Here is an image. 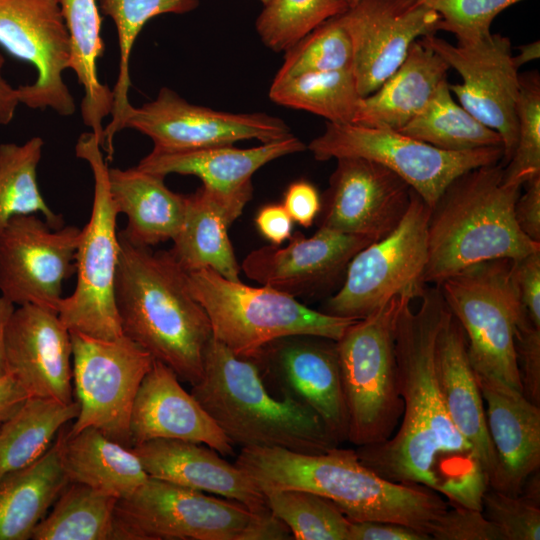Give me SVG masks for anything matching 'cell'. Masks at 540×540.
Here are the masks:
<instances>
[{
	"label": "cell",
	"mask_w": 540,
	"mask_h": 540,
	"mask_svg": "<svg viewBox=\"0 0 540 540\" xmlns=\"http://www.w3.org/2000/svg\"><path fill=\"white\" fill-rule=\"evenodd\" d=\"M416 310L406 298L395 324V355L403 401L400 427L388 440L358 446L359 460L379 476L417 484L450 505L482 511L488 477L473 446L453 424L438 387L435 342L448 307L438 286L426 287Z\"/></svg>",
	"instance_id": "obj_1"
},
{
	"label": "cell",
	"mask_w": 540,
	"mask_h": 540,
	"mask_svg": "<svg viewBox=\"0 0 540 540\" xmlns=\"http://www.w3.org/2000/svg\"><path fill=\"white\" fill-rule=\"evenodd\" d=\"M235 465L263 492L298 489L334 503L351 521L393 522L429 535L448 508L437 492L387 480L365 466L353 449L306 454L282 448H241ZM431 538V537H430Z\"/></svg>",
	"instance_id": "obj_2"
},
{
	"label": "cell",
	"mask_w": 540,
	"mask_h": 540,
	"mask_svg": "<svg viewBox=\"0 0 540 540\" xmlns=\"http://www.w3.org/2000/svg\"><path fill=\"white\" fill-rule=\"evenodd\" d=\"M114 297L123 335L180 381L197 384L212 337L209 318L192 295L188 273L169 251L134 245L119 232Z\"/></svg>",
	"instance_id": "obj_3"
},
{
	"label": "cell",
	"mask_w": 540,
	"mask_h": 540,
	"mask_svg": "<svg viewBox=\"0 0 540 540\" xmlns=\"http://www.w3.org/2000/svg\"><path fill=\"white\" fill-rule=\"evenodd\" d=\"M521 190L504 180L500 162L453 180L430 208L424 284L439 285L484 261L518 260L540 251V243L527 237L515 219Z\"/></svg>",
	"instance_id": "obj_4"
},
{
	"label": "cell",
	"mask_w": 540,
	"mask_h": 540,
	"mask_svg": "<svg viewBox=\"0 0 540 540\" xmlns=\"http://www.w3.org/2000/svg\"><path fill=\"white\" fill-rule=\"evenodd\" d=\"M192 395L233 445L319 454L337 447L319 416L268 390L256 363L235 355L213 336Z\"/></svg>",
	"instance_id": "obj_5"
},
{
	"label": "cell",
	"mask_w": 540,
	"mask_h": 540,
	"mask_svg": "<svg viewBox=\"0 0 540 540\" xmlns=\"http://www.w3.org/2000/svg\"><path fill=\"white\" fill-rule=\"evenodd\" d=\"M188 284L209 318L213 338L242 358H252L268 343L291 335L337 341L356 321L313 310L269 286L229 280L211 269L189 272Z\"/></svg>",
	"instance_id": "obj_6"
},
{
	"label": "cell",
	"mask_w": 540,
	"mask_h": 540,
	"mask_svg": "<svg viewBox=\"0 0 540 540\" xmlns=\"http://www.w3.org/2000/svg\"><path fill=\"white\" fill-rule=\"evenodd\" d=\"M406 298L411 297H395L356 320L336 341L348 414V441L357 447L388 440L403 412L395 324Z\"/></svg>",
	"instance_id": "obj_7"
},
{
	"label": "cell",
	"mask_w": 540,
	"mask_h": 540,
	"mask_svg": "<svg viewBox=\"0 0 540 540\" xmlns=\"http://www.w3.org/2000/svg\"><path fill=\"white\" fill-rule=\"evenodd\" d=\"M436 286L463 328L475 374L523 392L515 337L524 309L513 260L474 264Z\"/></svg>",
	"instance_id": "obj_8"
},
{
	"label": "cell",
	"mask_w": 540,
	"mask_h": 540,
	"mask_svg": "<svg viewBox=\"0 0 540 540\" xmlns=\"http://www.w3.org/2000/svg\"><path fill=\"white\" fill-rule=\"evenodd\" d=\"M75 153L92 171L94 196L91 215L81 230L75 254L76 287L70 296L62 298L58 315L70 331L100 339H117L123 336L114 297L120 243L118 213L108 186L109 167L101 144L92 132L78 138Z\"/></svg>",
	"instance_id": "obj_9"
},
{
	"label": "cell",
	"mask_w": 540,
	"mask_h": 540,
	"mask_svg": "<svg viewBox=\"0 0 540 540\" xmlns=\"http://www.w3.org/2000/svg\"><path fill=\"white\" fill-rule=\"evenodd\" d=\"M308 150L318 161L358 157L386 167L432 208L448 185L463 173L501 162L503 149L442 150L399 131L355 123L327 122Z\"/></svg>",
	"instance_id": "obj_10"
},
{
	"label": "cell",
	"mask_w": 540,
	"mask_h": 540,
	"mask_svg": "<svg viewBox=\"0 0 540 540\" xmlns=\"http://www.w3.org/2000/svg\"><path fill=\"white\" fill-rule=\"evenodd\" d=\"M429 216L430 207L412 190L402 220L388 235L354 255L342 286L323 312L358 320L395 297L419 298L426 288Z\"/></svg>",
	"instance_id": "obj_11"
},
{
	"label": "cell",
	"mask_w": 540,
	"mask_h": 540,
	"mask_svg": "<svg viewBox=\"0 0 540 540\" xmlns=\"http://www.w3.org/2000/svg\"><path fill=\"white\" fill-rule=\"evenodd\" d=\"M256 513L156 478L118 500L114 540H243Z\"/></svg>",
	"instance_id": "obj_12"
},
{
	"label": "cell",
	"mask_w": 540,
	"mask_h": 540,
	"mask_svg": "<svg viewBox=\"0 0 540 540\" xmlns=\"http://www.w3.org/2000/svg\"><path fill=\"white\" fill-rule=\"evenodd\" d=\"M70 333L73 389L80 410L68 432L92 427L130 448L133 405L154 358L125 335L106 340Z\"/></svg>",
	"instance_id": "obj_13"
},
{
	"label": "cell",
	"mask_w": 540,
	"mask_h": 540,
	"mask_svg": "<svg viewBox=\"0 0 540 540\" xmlns=\"http://www.w3.org/2000/svg\"><path fill=\"white\" fill-rule=\"evenodd\" d=\"M420 41L436 52L462 81L449 89L458 103L502 139L505 166L517 141V101L520 80L512 44L507 36L491 33L467 44L453 45L435 34Z\"/></svg>",
	"instance_id": "obj_14"
},
{
	"label": "cell",
	"mask_w": 540,
	"mask_h": 540,
	"mask_svg": "<svg viewBox=\"0 0 540 540\" xmlns=\"http://www.w3.org/2000/svg\"><path fill=\"white\" fill-rule=\"evenodd\" d=\"M0 44L37 71L34 83L17 87L20 103L74 114L75 101L63 79L70 38L58 0H0Z\"/></svg>",
	"instance_id": "obj_15"
},
{
	"label": "cell",
	"mask_w": 540,
	"mask_h": 540,
	"mask_svg": "<svg viewBox=\"0 0 540 540\" xmlns=\"http://www.w3.org/2000/svg\"><path fill=\"white\" fill-rule=\"evenodd\" d=\"M81 229L51 228L35 214L12 218L0 233V294L14 305L58 313L65 280L76 273Z\"/></svg>",
	"instance_id": "obj_16"
},
{
	"label": "cell",
	"mask_w": 540,
	"mask_h": 540,
	"mask_svg": "<svg viewBox=\"0 0 540 540\" xmlns=\"http://www.w3.org/2000/svg\"><path fill=\"white\" fill-rule=\"evenodd\" d=\"M252 359L265 382L315 412L339 445L348 441V414L336 341L313 335L276 339Z\"/></svg>",
	"instance_id": "obj_17"
},
{
	"label": "cell",
	"mask_w": 540,
	"mask_h": 540,
	"mask_svg": "<svg viewBox=\"0 0 540 540\" xmlns=\"http://www.w3.org/2000/svg\"><path fill=\"white\" fill-rule=\"evenodd\" d=\"M125 128L148 136L160 151H179L256 139L262 143L292 135L280 118L266 113H231L189 103L163 87L152 101L129 111Z\"/></svg>",
	"instance_id": "obj_18"
},
{
	"label": "cell",
	"mask_w": 540,
	"mask_h": 540,
	"mask_svg": "<svg viewBox=\"0 0 540 540\" xmlns=\"http://www.w3.org/2000/svg\"><path fill=\"white\" fill-rule=\"evenodd\" d=\"M337 18L352 46V73L361 97L378 89L410 46L439 30L440 16L420 0H360Z\"/></svg>",
	"instance_id": "obj_19"
},
{
	"label": "cell",
	"mask_w": 540,
	"mask_h": 540,
	"mask_svg": "<svg viewBox=\"0 0 540 540\" xmlns=\"http://www.w3.org/2000/svg\"><path fill=\"white\" fill-rule=\"evenodd\" d=\"M321 198L319 227L371 242L393 231L410 204L412 189L395 173L371 160L336 159Z\"/></svg>",
	"instance_id": "obj_20"
},
{
	"label": "cell",
	"mask_w": 540,
	"mask_h": 540,
	"mask_svg": "<svg viewBox=\"0 0 540 540\" xmlns=\"http://www.w3.org/2000/svg\"><path fill=\"white\" fill-rule=\"evenodd\" d=\"M286 246H263L241 264L245 275L290 296L313 295L334 285L370 240L318 227L310 237L292 234Z\"/></svg>",
	"instance_id": "obj_21"
},
{
	"label": "cell",
	"mask_w": 540,
	"mask_h": 540,
	"mask_svg": "<svg viewBox=\"0 0 540 540\" xmlns=\"http://www.w3.org/2000/svg\"><path fill=\"white\" fill-rule=\"evenodd\" d=\"M5 362L30 396L75 400L71 333L57 312L34 304L15 308L5 333Z\"/></svg>",
	"instance_id": "obj_22"
},
{
	"label": "cell",
	"mask_w": 540,
	"mask_h": 540,
	"mask_svg": "<svg viewBox=\"0 0 540 540\" xmlns=\"http://www.w3.org/2000/svg\"><path fill=\"white\" fill-rule=\"evenodd\" d=\"M153 439L191 441L222 456L234 454V445L174 371L155 359L140 385L130 419L131 447Z\"/></svg>",
	"instance_id": "obj_23"
},
{
	"label": "cell",
	"mask_w": 540,
	"mask_h": 540,
	"mask_svg": "<svg viewBox=\"0 0 540 540\" xmlns=\"http://www.w3.org/2000/svg\"><path fill=\"white\" fill-rule=\"evenodd\" d=\"M496 464L489 488L519 495L540 466V407L523 392L476 375Z\"/></svg>",
	"instance_id": "obj_24"
},
{
	"label": "cell",
	"mask_w": 540,
	"mask_h": 540,
	"mask_svg": "<svg viewBox=\"0 0 540 540\" xmlns=\"http://www.w3.org/2000/svg\"><path fill=\"white\" fill-rule=\"evenodd\" d=\"M149 477L236 501L254 513L268 510L264 494L238 466L196 442L153 439L130 447Z\"/></svg>",
	"instance_id": "obj_25"
},
{
	"label": "cell",
	"mask_w": 540,
	"mask_h": 540,
	"mask_svg": "<svg viewBox=\"0 0 540 540\" xmlns=\"http://www.w3.org/2000/svg\"><path fill=\"white\" fill-rule=\"evenodd\" d=\"M252 194V185L221 191L202 184L194 193L185 195L183 223L169 250L184 271L211 269L229 280L240 281L241 266L228 229Z\"/></svg>",
	"instance_id": "obj_26"
},
{
	"label": "cell",
	"mask_w": 540,
	"mask_h": 540,
	"mask_svg": "<svg viewBox=\"0 0 540 540\" xmlns=\"http://www.w3.org/2000/svg\"><path fill=\"white\" fill-rule=\"evenodd\" d=\"M434 360L446 410L458 431L473 446L490 482L496 458L483 398L469 361L465 333L449 309L436 337Z\"/></svg>",
	"instance_id": "obj_27"
},
{
	"label": "cell",
	"mask_w": 540,
	"mask_h": 540,
	"mask_svg": "<svg viewBox=\"0 0 540 540\" xmlns=\"http://www.w3.org/2000/svg\"><path fill=\"white\" fill-rule=\"evenodd\" d=\"M306 148L292 134L251 148L217 145L179 151L152 149L137 167L164 177L168 174L192 175L208 187L235 191L251 186L254 173L267 163Z\"/></svg>",
	"instance_id": "obj_28"
},
{
	"label": "cell",
	"mask_w": 540,
	"mask_h": 540,
	"mask_svg": "<svg viewBox=\"0 0 540 540\" xmlns=\"http://www.w3.org/2000/svg\"><path fill=\"white\" fill-rule=\"evenodd\" d=\"M450 67L420 39L396 71L373 93L361 97L352 123L400 130L447 80Z\"/></svg>",
	"instance_id": "obj_29"
},
{
	"label": "cell",
	"mask_w": 540,
	"mask_h": 540,
	"mask_svg": "<svg viewBox=\"0 0 540 540\" xmlns=\"http://www.w3.org/2000/svg\"><path fill=\"white\" fill-rule=\"evenodd\" d=\"M164 176L139 169L108 168L115 210L127 216L119 233L134 245L152 247L173 240L185 215V195L171 191Z\"/></svg>",
	"instance_id": "obj_30"
},
{
	"label": "cell",
	"mask_w": 540,
	"mask_h": 540,
	"mask_svg": "<svg viewBox=\"0 0 540 540\" xmlns=\"http://www.w3.org/2000/svg\"><path fill=\"white\" fill-rule=\"evenodd\" d=\"M54 444L69 482L103 490L121 499L131 495L149 477L131 448L98 429L88 427L70 434L65 425Z\"/></svg>",
	"instance_id": "obj_31"
},
{
	"label": "cell",
	"mask_w": 540,
	"mask_h": 540,
	"mask_svg": "<svg viewBox=\"0 0 540 540\" xmlns=\"http://www.w3.org/2000/svg\"><path fill=\"white\" fill-rule=\"evenodd\" d=\"M69 483L55 444L34 463L0 476V540H31Z\"/></svg>",
	"instance_id": "obj_32"
},
{
	"label": "cell",
	"mask_w": 540,
	"mask_h": 540,
	"mask_svg": "<svg viewBox=\"0 0 540 540\" xmlns=\"http://www.w3.org/2000/svg\"><path fill=\"white\" fill-rule=\"evenodd\" d=\"M58 2L70 38L69 69L74 71L84 91L81 101L82 119L103 147V121L111 115L113 92L99 81L97 74V60L104 51L97 1Z\"/></svg>",
	"instance_id": "obj_33"
},
{
	"label": "cell",
	"mask_w": 540,
	"mask_h": 540,
	"mask_svg": "<svg viewBox=\"0 0 540 540\" xmlns=\"http://www.w3.org/2000/svg\"><path fill=\"white\" fill-rule=\"evenodd\" d=\"M80 404L30 396L0 425V476L24 468L52 446L59 431L75 420Z\"/></svg>",
	"instance_id": "obj_34"
},
{
	"label": "cell",
	"mask_w": 540,
	"mask_h": 540,
	"mask_svg": "<svg viewBox=\"0 0 540 540\" xmlns=\"http://www.w3.org/2000/svg\"><path fill=\"white\" fill-rule=\"evenodd\" d=\"M99 11L109 16L115 24L120 61L113 92L111 120L104 127L103 150L112 158L113 139L125 128V121L132 105L128 92L131 85L129 60L136 38L144 25L161 14H185L199 6V0H96Z\"/></svg>",
	"instance_id": "obj_35"
},
{
	"label": "cell",
	"mask_w": 540,
	"mask_h": 540,
	"mask_svg": "<svg viewBox=\"0 0 540 540\" xmlns=\"http://www.w3.org/2000/svg\"><path fill=\"white\" fill-rule=\"evenodd\" d=\"M118 500L106 491L69 482L31 540H114Z\"/></svg>",
	"instance_id": "obj_36"
},
{
	"label": "cell",
	"mask_w": 540,
	"mask_h": 540,
	"mask_svg": "<svg viewBox=\"0 0 540 540\" xmlns=\"http://www.w3.org/2000/svg\"><path fill=\"white\" fill-rule=\"evenodd\" d=\"M399 132L447 151L502 147L500 135L456 102L445 81ZM503 149V148H502Z\"/></svg>",
	"instance_id": "obj_37"
},
{
	"label": "cell",
	"mask_w": 540,
	"mask_h": 540,
	"mask_svg": "<svg viewBox=\"0 0 540 540\" xmlns=\"http://www.w3.org/2000/svg\"><path fill=\"white\" fill-rule=\"evenodd\" d=\"M274 103L304 110L329 123H352L361 98L351 69L310 72L272 82Z\"/></svg>",
	"instance_id": "obj_38"
},
{
	"label": "cell",
	"mask_w": 540,
	"mask_h": 540,
	"mask_svg": "<svg viewBox=\"0 0 540 540\" xmlns=\"http://www.w3.org/2000/svg\"><path fill=\"white\" fill-rule=\"evenodd\" d=\"M44 140L35 136L19 145L0 144V233L9 221L40 213L53 229L63 227V218L44 200L37 181V168Z\"/></svg>",
	"instance_id": "obj_39"
},
{
	"label": "cell",
	"mask_w": 540,
	"mask_h": 540,
	"mask_svg": "<svg viewBox=\"0 0 540 540\" xmlns=\"http://www.w3.org/2000/svg\"><path fill=\"white\" fill-rule=\"evenodd\" d=\"M271 512L290 529L296 540H350L346 515L330 500L298 489L262 492Z\"/></svg>",
	"instance_id": "obj_40"
},
{
	"label": "cell",
	"mask_w": 540,
	"mask_h": 540,
	"mask_svg": "<svg viewBox=\"0 0 540 540\" xmlns=\"http://www.w3.org/2000/svg\"><path fill=\"white\" fill-rule=\"evenodd\" d=\"M255 21L261 42L285 52L324 21L347 7L337 0H269Z\"/></svg>",
	"instance_id": "obj_41"
},
{
	"label": "cell",
	"mask_w": 540,
	"mask_h": 540,
	"mask_svg": "<svg viewBox=\"0 0 540 540\" xmlns=\"http://www.w3.org/2000/svg\"><path fill=\"white\" fill-rule=\"evenodd\" d=\"M272 82L310 72L352 68V46L337 16L330 18L284 52Z\"/></svg>",
	"instance_id": "obj_42"
},
{
	"label": "cell",
	"mask_w": 540,
	"mask_h": 540,
	"mask_svg": "<svg viewBox=\"0 0 540 540\" xmlns=\"http://www.w3.org/2000/svg\"><path fill=\"white\" fill-rule=\"evenodd\" d=\"M519 80L517 141L503 173L507 183L523 186L540 176V76L537 71L526 72Z\"/></svg>",
	"instance_id": "obj_43"
},
{
	"label": "cell",
	"mask_w": 540,
	"mask_h": 540,
	"mask_svg": "<svg viewBox=\"0 0 540 540\" xmlns=\"http://www.w3.org/2000/svg\"><path fill=\"white\" fill-rule=\"evenodd\" d=\"M441 18L439 30L452 33L459 44L479 41L491 34L493 20L523 0H420Z\"/></svg>",
	"instance_id": "obj_44"
},
{
	"label": "cell",
	"mask_w": 540,
	"mask_h": 540,
	"mask_svg": "<svg viewBox=\"0 0 540 540\" xmlns=\"http://www.w3.org/2000/svg\"><path fill=\"white\" fill-rule=\"evenodd\" d=\"M482 512L499 528L504 540L540 539V504L522 494L488 488L482 497Z\"/></svg>",
	"instance_id": "obj_45"
},
{
	"label": "cell",
	"mask_w": 540,
	"mask_h": 540,
	"mask_svg": "<svg viewBox=\"0 0 540 540\" xmlns=\"http://www.w3.org/2000/svg\"><path fill=\"white\" fill-rule=\"evenodd\" d=\"M432 523L429 536L437 540H504L499 528L481 510L451 505Z\"/></svg>",
	"instance_id": "obj_46"
},
{
	"label": "cell",
	"mask_w": 540,
	"mask_h": 540,
	"mask_svg": "<svg viewBox=\"0 0 540 540\" xmlns=\"http://www.w3.org/2000/svg\"><path fill=\"white\" fill-rule=\"evenodd\" d=\"M517 362L523 394L528 400L540 404V327L523 312L515 337Z\"/></svg>",
	"instance_id": "obj_47"
},
{
	"label": "cell",
	"mask_w": 540,
	"mask_h": 540,
	"mask_svg": "<svg viewBox=\"0 0 540 540\" xmlns=\"http://www.w3.org/2000/svg\"><path fill=\"white\" fill-rule=\"evenodd\" d=\"M513 270L523 309L540 327V251L513 260Z\"/></svg>",
	"instance_id": "obj_48"
},
{
	"label": "cell",
	"mask_w": 540,
	"mask_h": 540,
	"mask_svg": "<svg viewBox=\"0 0 540 540\" xmlns=\"http://www.w3.org/2000/svg\"><path fill=\"white\" fill-rule=\"evenodd\" d=\"M282 205L293 222L310 227L321 210V197L316 187L306 181L292 182L284 192Z\"/></svg>",
	"instance_id": "obj_49"
},
{
	"label": "cell",
	"mask_w": 540,
	"mask_h": 540,
	"mask_svg": "<svg viewBox=\"0 0 540 540\" xmlns=\"http://www.w3.org/2000/svg\"><path fill=\"white\" fill-rule=\"evenodd\" d=\"M516 200L514 214L521 231L540 243V176L526 181Z\"/></svg>",
	"instance_id": "obj_50"
},
{
	"label": "cell",
	"mask_w": 540,
	"mask_h": 540,
	"mask_svg": "<svg viewBox=\"0 0 540 540\" xmlns=\"http://www.w3.org/2000/svg\"><path fill=\"white\" fill-rule=\"evenodd\" d=\"M430 536L406 525L381 521H351L350 540H430Z\"/></svg>",
	"instance_id": "obj_51"
},
{
	"label": "cell",
	"mask_w": 540,
	"mask_h": 540,
	"mask_svg": "<svg viewBox=\"0 0 540 540\" xmlns=\"http://www.w3.org/2000/svg\"><path fill=\"white\" fill-rule=\"evenodd\" d=\"M255 225L271 245L279 246L292 235L293 220L282 204L262 206L256 214Z\"/></svg>",
	"instance_id": "obj_52"
},
{
	"label": "cell",
	"mask_w": 540,
	"mask_h": 540,
	"mask_svg": "<svg viewBox=\"0 0 540 540\" xmlns=\"http://www.w3.org/2000/svg\"><path fill=\"white\" fill-rule=\"evenodd\" d=\"M293 535L287 525L270 509L256 513L246 529L243 540H289Z\"/></svg>",
	"instance_id": "obj_53"
},
{
	"label": "cell",
	"mask_w": 540,
	"mask_h": 540,
	"mask_svg": "<svg viewBox=\"0 0 540 540\" xmlns=\"http://www.w3.org/2000/svg\"><path fill=\"white\" fill-rule=\"evenodd\" d=\"M30 397L23 386L10 374L0 377V423L12 417Z\"/></svg>",
	"instance_id": "obj_54"
},
{
	"label": "cell",
	"mask_w": 540,
	"mask_h": 540,
	"mask_svg": "<svg viewBox=\"0 0 540 540\" xmlns=\"http://www.w3.org/2000/svg\"><path fill=\"white\" fill-rule=\"evenodd\" d=\"M5 59L0 52V125H8L14 118L19 102L17 88L12 87L3 77Z\"/></svg>",
	"instance_id": "obj_55"
},
{
	"label": "cell",
	"mask_w": 540,
	"mask_h": 540,
	"mask_svg": "<svg viewBox=\"0 0 540 540\" xmlns=\"http://www.w3.org/2000/svg\"><path fill=\"white\" fill-rule=\"evenodd\" d=\"M15 305L0 294V377L7 374L5 362V333Z\"/></svg>",
	"instance_id": "obj_56"
},
{
	"label": "cell",
	"mask_w": 540,
	"mask_h": 540,
	"mask_svg": "<svg viewBox=\"0 0 540 540\" xmlns=\"http://www.w3.org/2000/svg\"><path fill=\"white\" fill-rule=\"evenodd\" d=\"M518 53L513 55L515 66L519 69L526 63L535 61L540 57V43L533 41L518 47Z\"/></svg>",
	"instance_id": "obj_57"
},
{
	"label": "cell",
	"mask_w": 540,
	"mask_h": 540,
	"mask_svg": "<svg viewBox=\"0 0 540 540\" xmlns=\"http://www.w3.org/2000/svg\"><path fill=\"white\" fill-rule=\"evenodd\" d=\"M344 4L347 8L354 6L356 3H358L360 0H337Z\"/></svg>",
	"instance_id": "obj_58"
},
{
	"label": "cell",
	"mask_w": 540,
	"mask_h": 540,
	"mask_svg": "<svg viewBox=\"0 0 540 540\" xmlns=\"http://www.w3.org/2000/svg\"><path fill=\"white\" fill-rule=\"evenodd\" d=\"M263 5H265L269 0H259Z\"/></svg>",
	"instance_id": "obj_59"
},
{
	"label": "cell",
	"mask_w": 540,
	"mask_h": 540,
	"mask_svg": "<svg viewBox=\"0 0 540 540\" xmlns=\"http://www.w3.org/2000/svg\"><path fill=\"white\" fill-rule=\"evenodd\" d=\"M0 425H1V423H0Z\"/></svg>",
	"instance_id": "obj_60"
}]
</instances>
